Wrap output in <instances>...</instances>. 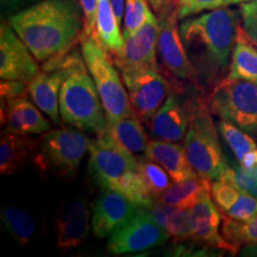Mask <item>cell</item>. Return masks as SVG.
Wrapping results in <instances>:
<instances>
[{
	"instance_id": "cell-7",
	"label": "cell",
	"mask_w": 257,
	"mask_h": 257,
	"mask_svg": "<svg viewBox=\"0 0 257 257\" xmlns=\"http://www.w3.org/2000/svg\"><path fill=\"white\" fill-rule=\"evenodd\" d=\"M80 43L82 56L95 82L107 120H119L136 115L117 72L118 68L107 51L93 36L83 38Z\"/></svg>"
},
{
	"instance_id": "cell-36",
	"label": "cell",
	"mask_w": 257,
	"mask_h": 257,
	"mask_svg": "<svg viewBox=\"0 0 257 257\" xmlns=\"http://www.w3.org/2000/svg\"><path fill=\"white\" fill-rule=\"evenodd\" d=\"M28 93V82L18 80H3L0 83V95L2 102L12 100L18 96L25 95Z\"/></svg>"
},
{
	"instance_id": "cell-39",
	"label": "cell",
	"mask_w": 257,
	"mask_h": 257,
	"mask_svg": "<svg viewBox=\"0 0 257 257\" xmlns=\"http://www.w3.org/2000/svg\"><path fill=\"white\" fill-rule=\"evenodd\" d=\"M149 4L152 5L155 15H159L165 10L179 6V0H149Z\"/></svg>"
},
{
	"instance_id": "cell-23",
	"label": "cell",
	"mask_w": 257,
	"mask_h": 257,
	"mask_svg": "<svg viewBox=\"0 0 257 257\" xmlns=\"http://www.w3.org/2000/svg\"><path fill=\"white\" fill-rule=\"evenodd\" d=\"M144 210L175 240L192 239L191 208L173 206L155 200L152 206Z\"/></svg>"
},
{
	"instance_id": "cell-41",
	"label": "cell",
	"mask_w": 257,
	"mask_h": 257,
	"mask_svg": "<svg viewBox=\"0 0 257 257\" xmlns=\"http://www.w3.org/2000/svg\"><path fill=\"white\" fill-rule=\"evenodd\" d=\"M250 0H224V6L243 4V3H248Z\"/></svg>"
},
{
	"instance_id": "cell-14",
	"label": "cell",
	"mask_w": 257,
	"mask_h": 257,
	"mask_svg": "<svg viewBox=\"0 0 257 257\" xmlns=\"http://www.w3.org/2000/svg\"><path fill=\"white\" fill-rule=\"evenodd\" d=\"M43 72H40L28 82V94L32 101L44 112L54 123H60V92L67 69L57 57L43 63Z\"/></svg>"
},
{
	"instance_id": "cell-33",
	"label": "cell",
	"mask_w": 257,
	"mask_h": 257,
	"mask_svg": "<svg viewBox=\"0 0 257 257\" xmlns=\"http://www.w3.org/2000/svg\"><path fill=\"white\" fill-rule=\"evenodd\" d=\"M220 179L232 182L237 187L243 191L250 193L257 198V166L256 167H237L231 168L225 172Z\"/></svg>"
},
{
	"instance_id": "cell-35",
	"label": "cell",
	"mask_w": 257,
	"mask_h": 257,
	"mask_svg": "<svg viewBox=\"0 0 257 257\" xmlns=\"http://www.w3.org/2000/svg\"><path fill=\"white\" fill-rule=\"evenodd\" d=\"M242 27L252 43L257 47V0H250L240 5Z\"/></svg>"
},
{
	"instance_id": "cell-19",
	"label": "cell",
	"mask_w": 257,
	"mask_h": 257,
	"mask_svg": "<svg viewBox=\"0 0 257 257\" xmlns=\"http://www.w3.org/2000/svg\"><path fill=\"white\" fill-rule=\"evenodd\" d=\"M211 197L220 213L231 219L249 221L257 216V198L226 180L211 181Z\"/></svg>"
},
{
	"instance_id": "cell-32",
	"label": "cell",
	"mask_w": 257,
	"mask_h": 257,
	"mask_svg": "<svg viewBox=\"0 0 257 257\" xmlns=\"http://www.w3.org/2000/svg\"><path fill=\"white\" fill-rule=\"evenodd\" d=\"M149 0H126L124 12L123 36L125 40L137 32L152 16Z\"/></svg>"
},
{
	"instance_id": "cell-24",
	"label": "cell",
	"mask_w": 257,
	"mask_h": 257,
	"mask_svg": "<svg viewBox=\"0 0 257 257\" xmlns=\"http://www.w3.org/2000/svg\"><path fill=\"white\" fill-rule=\"evenodd\" d=\"M119 24L110 0H98L92 36L110 55L118 54L125 46V38L120 32Z\"/></svg>"
},
{
	"instance_id": "cell-27",
	"label": "cell",
	"mask_w": 257,
	"mask_h": 257,
	"mask_svg": "<svg viewBox=\"0 0 257 257\" xmlns=\"http://www.w3.org/2000/svg\"><path fill=\"white\" fill-rule=\"evenodd\" d=\"M206 192H211V181L198 175L182 181H173L157 200L173 206L192 208Z\"/></svg>"
},
{
	"instance_id": "cell-21",
	"label": "cell",
	"mask_w": 257,
	"mask_h": 257,
	"mask_svg": "<svg viewBox=\"0 0 257 257\" xmlns=\"http://www.w3.org/2000/svg\"><path fill=\"white\" fill-rule=\"evenodd\" d=\"M142 155L159 163L174 182L198 176L197 172L189 163L185 147L176 142L162 140L149 141L146 152Z\"/></svg>"
},
{
	"instance_id": "cell-31",
	"label": "cell",
	"mask_w": 257,
	"mask_h": 257,
	"mask_svg": "<svg viewBox=\"0 0 257 257\" xmlns=\"http://www.w3.org/2000/svg\"><path fill=\"white\" fill-rule=\"evenodd\" d=\"M138 163H140L141 174L146 182L148 191L150 192L153 198L157 200L162 195V193L172 185L170 184L172 178L159 163L147 159L144 155L138 159Z\"/></svg>"
},
{
	"instance_id": "cell-22",
	"label": "cell",
	"mask_w": 257,
	"mask_h": 257,
	"mask_svg": "<svg viewBox=\"0 0 257 257\" xmlns=\"http://www.w3.org/2000/svg\"><path fill=\"white\" fill-rule=\"evenodd\" d=\"M38 138L4 131L0 140V173L9 175L34 161Z\"/></svg>"
},
{
	"instance_id": "cell-13",
	"label": "cell",
	"mask_w": 257,
	"mask_h": 257,
	"mask_svg": "<svg viewBox=\"0 0 257 257\" xmlns=\"http://www.w3.org/2000/svg\"><path fill=\"white\" fill-rule=\"evenodd\" d=\"M141 210L142 207L120 193L102 188L92 206L93 233L99 238L110 236Z\"/></svg>"
},
{
	"instance_id": "cell-1",
	"label": "cell",
	"mask_w": 257,
	"mask_h": 257,
	"mask_svg": "<svg viewBox=\"0 0 257 257\" xmlns=\"http://www.w3.org/2000/svg\"><path fill=\"white\" fill-rule=\"evenodd\" d=\"M8 22L41 62L73 50L85 28L79 0H40Z\"/></svg>"
},
{
	"instance_id": "cell-12",
	"label": "cell",
	"mask_w": 257,
	"mask_h": 257,
	"mask_svg": "<svg viewBox=\"0 0 257 257\" xmlns=\"http://www.w3.org/2000/svg\"><path fill=\"white\" fill-rule=\"evenodd\" d=\"M30 49L9 22L0 25V78L29 82L41 72Z\"/></svg>"
},
{
	"instance_id": "cell-18",
	"label": "cell",
	"mask_w": 257,
	"mask_h": 257,
	"mask_svg": "<svg viewBox=\"0 0 257 257\" xmlns=\"http://www.w3.org/2000/svg\"><path fill=\"white\" fill-rule=\"evenodd\" d=\"M147 124H149L150 134L156 140L180 142L188 128L186 101H182L178 93H172Z\"/></svg>"
},
{
	"instance_id": "cell-26",
	"label": "cell",
	"mask_w": 257,
	"mask_h": 257,
	"mask_svg": "<svg viewBox=\"0 0 257 257\" xmlns=\"http://www.w3.org/2000/svg\"><path fill=\"white\" fill-rule=\"evenodd\" d=\"M107 133L133 155L144 154L149 143L146 127L137 115L107 120Z\"/></svg>"
},
{
	"instance_id": "cell-25",
	"label": "cell",
	"mask_w": 257,
	"mask_h": 257,
	"mask_svg": "<svg viewBox=\"0 0 257 257\" xmlns=\"http://www.w3.org/2000/svg\"><path fill=\"white\" fill-rule=\"evenodd\" d=\"M227 78L257 83V47L240 24L237 32Z\"/></svg>"
},
{
	"instance_id": "cell-37",
	"label": "cell",
	"mask_w": 257,
	"mask_h": 257,
	"mask_svg": "<svg viewBox=\"0 0 257 257\" xmlns=\"http://www.w3.org/2000/svg\"><path fill=\"white\" fill-rule=\"evenodd\" d=\"M83 11V17H85V28H83L82 38L92 36L94 31L96 9H98V0H79Z\"/></svg>"
},
{
	"instance_id": "cell-34",
	"label": "cell",
	"mask_w": 257,
	"mask_h": 257,
	"mask_svg": "<svg viewBox=\"0 0 257 257\" xmlns=\"http://www.w3.org/2000/svg\"><path fill=\"white\" fill-rule=\"evenodd\" d=\"M221 6H224V0H179V19H185L193 15L211 11Z\"/></svg>"
},
{
	"instance_id": "cell-8",
	"label": "cell",
	"mask_w": 257,
	"mask_h": 257,
	"mask_svg": "<svg viewBox=\"0 0 257 257\" xmlns=\"http://www.w3.org/2000/svg\"><path fill=\"white\" fill-rule=\"evenodd\" d=\"M211 113L253 134L257 131V83L225 78L208 96Z\"/></svg>"
},
{
	"instance_id": "cell-6",
	"label": "cell",
	"mask_w": 257,
	"mask_h": 257,
	"mask_svg": "<svg viewBox=\"0 0 257 257\" xmlns=\"http://www.w3.org/2000/svg\"><path fill=\"white\" fill-rule=\"evenodd\" d=\"M92 141L81 130L60 127L50 128L38 138L35 154V167L42 175L56 178L70 176L76 173Z\"/></svg>"
},
{
	"instance_id": "cell-11",
	"label": "cell",
	"mask_w": 257,
	"mask_h": 257,
	"mask_svg": "<svg viewBox=\"0 0 257 257\" xmlns=\"http://www.w3.org/2000/svg\"><path fill=\"white\" fill-rule=\"evenodd\" d=\"M169 237L168 232L142 208L133 219L111 234L107 250L114 255L143 251L165 243Z\"/></svg>"
},
{
	"instance_id": "cell-5",
	"label": "cell",
	"mask_w": 257,
	"mask_h": 257,
	"mask_svg": "<svg viewBox=\"0 0 257 257\" xmlns=\"http://www.w3.org/2000/svg\"><path fill=\"white\" fill-rule=\"evenodd\" d=\"M188 128L184 147L192 168L201 178L214 181L225 174L229 166L224 159L217 128L206 102L200 99L186 101Z\"/></svg>"
},
{
	"instance_id": "cell-28",
	"label": "cell",
	"mask_w": 257,
	"mask_h": 257,
	"mask_svg": "<svg viewBox=\"0 0 257 257\" xmlns=\"http://www.w3.org/2000/svg\"><path fill=\"white\" fill-rule=\"evenodd\" d=\"M219 133L227 146L236 156L239 166L256 167L257 166V144L246 131L227 120H220Z\"/></svg>"
},
{
	"instance_id": "cell-40",
	"label": "cell",
	"mask_w": 257,
	"mask_h": 257,
	"mask_svg": "<svg viewBox=\"0 0 257 257\" xmlns=\"http://www.w3.org/2000/svg\"><path fill=\"white\" fill-rule=\"evenodd\" d=\"M111 4H112V8H113V11L115 16H117L118 21H121V18H123L124 16V12H125V3H126V0H110Z\"/></svg>"
},
{
	"instance_id": "cell-10",
	"label": "cell",
	"mask_w": 257,
	"mask_h": 257,
	"mask_svg": "<svg viewBox=\"0 0 257 257\" xmlns=\"http://www.w3.org/2000/svg\"><path fill=\"white\" fill-rule=\"evenodd\" d=\"M159 21L157 32V54L162 66L181 82H191L199 87L197 70L189 60L178 25V6L165 10L156 15Z\"/></svg>"
},
{
	"instance_id": "cell-20",
	"label": "cell",
	"mask_w": 257,
	"mask_h": 257,
	"mask_svg": "<svg viewBox=\"0 0 257 257\" xmlns=\"http://www.w3.org/2000/svg\"><path fill=\"white\" fill-rule=\"evenodd\" d=\"M86 199H74L57 217V245L62 249L79 245L88 237L92 221Z\"/></svg>"
},
{
	"instance_id": "cell-15",
	"label": "cell",
	"mask_w": 257,
	"mask_h": 257,
	"mask_svg": "<svg viewBox=\"0 0 257 257\" xmlns=\"http://www.w3.org/2000/svg\"><path fill=\"white\" fill-rule=\"evenodd\" d=\"M192 240L234 253V250L221 234V213L206 192L191 208Z\"/></svg>"
},
{
	"instance_id": "cell-16",
	"label": "cell",
	"mask_w": 257,
	"mask_h": 257,
	"mask_svg": "<svg viewBox=\"0 0 257 257\" xmlns=\"http://www.w3.org/2000/svg\"><path fill=\"white\" fill-rule=\"evenodd\" d=\"M2 125L8 133L18 135H42L51 128L50 121L27 94L2 102Z\"/></svg>"
},
{
	"instance_id": "cell-38",
	"label": "cell",
	"mask_w": 257,
	"mask_h": 257,
	"mask_svg": "<svg viewBox=\"0 0 257 257\" xmlns=\"http://www.w3.org/2000/svg\"><path fill=\"white\" fill-rule=\"evenodd\" d=\"M35 3H37V0H2V12L10 17Z\"/></svg>"
},
{
	"instance_id": "cell-30",
	"label": "cell",
	"mask_w": 257,
	"mask_h": 257,
	"mask_svg": "<svg viewBox=\"0 0 257 257\" xmlns=\"http://www.w3.org/2000/svg\"><path fill=\"white\" fill-rule=\"evenodd\" d=\"M220 231L234 253L240 245H257V216L249 221H238L221 214Z\"/></svg>"
},
{
	"instance_id": "cell-9",
	"label": "cell",
	"mask_w": 257,
	"mask_h": 257,
	"mask_svg": "<svg viewBox=\"0 0 257 257\" xmlns=\"http://www.w3.org/2000/svg\"><path fill=\"white\" fill-rule=\"evenodd\" d=\"M157 24L159 21L153 14L140 30L125 40L121 51L112 55L125 86L148 74L160 73L157 64Z\"/></svg>"
},
{
	"instance_id": "cell-29",
	"label": "cell",
	"mask_w": 257,
	"mask_h": 257,
	"mask_svg": "<svg viewBox=\"0 0 257 257\" xmlns=\"http://www.w3.org/2000/svg\"><path fill=\"white\" fill-rule=\"evenodd\" d=\"M4 229L21 244H27L36 232V223L29 212L17 206L5 207L2 211Z\"/></svg>"
},
{
	"instance_id": "cell-3",
	"label": "cell",
	"mask_w": 257,
	"mask_h": 257,
	"mask_svg": "<svg viewBox=\"0 0 257 257\" xmlns=\"http://www.w3.org/2000/svg\"><path fill=\"white\" fill-rule=\"evenodd\" d=\"M82 53L74 48L57 56L67 69L60 92V115L63 123L85 133L99 135L107 130V117L95 82L87 72Z\"/></svg>"
},
{
	"instance_id": "cell-4",
	"label": "cell",
	"mask_w": 257,
	"mask_h": 257,
	"mask_svg": "<svg viewBox=\"0 0 257 257\" xmlns=\"http://www.w3.org/2000/svg\"><path fill=\"white\" fill-rule=\"evenodd\" d=\"M88 163L101 188L120 193L142 208H148L155 202L141 174L138 160L107 130L96 135L92 142Z\"/></svg>"
},
{
	"instance_id": "cell-2",
	"label": "cell",
	"mask_w": 257,
	"mask_h": 257,
	"mask_svg": "<svg viewBox=\"0 0 257 257\" xmlns=\"http://www.w3.org/2000/svg\"><path fill=\"white\" fill-rule=\"evenodd\" d=\"M240 21V11L221 6L185 18L180 24V34L199 83L214 81L230 66Z\"/></svg>"
},
{
	"instance_id": "cell-17",
	"label": "cell",
	"mask_w": 257,
	"mask_h": 257,
	"mask_svg": "<svg viewBox=\"0 0 257 257\" xmlns=\"http://www.w3.org/2000/svg\"><path fill=\"white\" fill-rule=\"evenodd\" d=\"M126 87L135 113L146 123L152 119L170 92L169 82L161 73L148 74Z\"/></svg>"
}]
</instances>
